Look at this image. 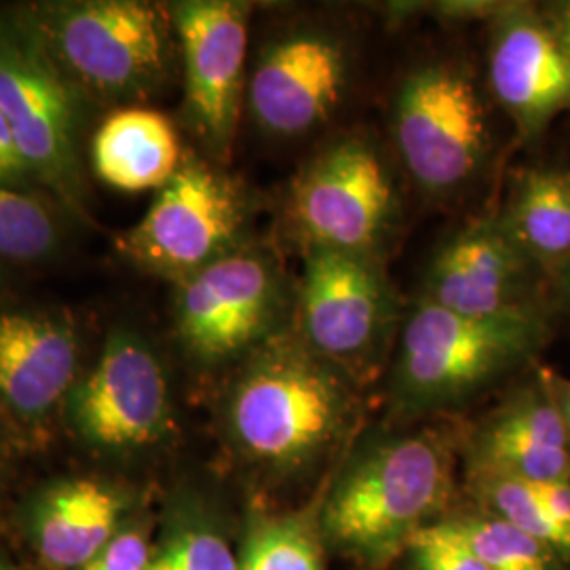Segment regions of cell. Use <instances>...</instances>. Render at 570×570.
I'll use <instances>...</instances> for the list:
<instances>
[{"label": "cell", "instance_id": "cell-1", "mask_svg": "<svg viewBox=\"0 0 570 570\" xmlns=\"http://www.w3.org/2000/svg\"><path fill=\"white\" fill-rule=\"evenodd\" d=\"M351 379L294 336L275 334L244 360L225 406L226 435L247 463L289 473L322 459L351 425Z\"/></svg>", "mask_w": 570, "mask_h": 570}, {"label": "cell", "instance_id": "cell-2", "mask_svg": "<svg viewBox=\"0 0 570 570\" xmlns=\"http://www.w3.org/2000/svg\"><path fill=\"white\" fill-rule=\"evenodd\" d=\"M20 9L63 79L89 104L140 106L171 77L178 41L169 4L45 0Z\"/></svg>", "mask_w": 570, "mask_h": 570}, {"label": "cell", "instance_id": "cell-3", "mask_svg": "<svg viewBox=\"0 0 570 570\" xmlns=\"http://www.w3.org/2000/svg\"><path fill=\"white\" fill-rule=\"evenodd\" d=\"M454 492V459L435 433L393 438L366 450L324 501L322 532L346 558L385 569L444 513Z\"/></svg>", "mask_w": 570, "mask_h": 570}, {"label": "cell", "instance_id": "cell-4", "mask_svg": "<svg viewBox=\"0 0 570 570\" xmlns=\"http://www.w3.org/2000/svg\"><path fill=\"white\" fill-rule=\"evenodd\" d=\"M89 106L63 79L20 4L0 7V112L39 190L82 223H89Z\"/></svg>", "mask_w": 570, "mask_h": 570}, {"label": "cell", "instance_id": "cell-5", "mask_svg": "<svg viewBox=\"0 0 570 570\" xmlns=\"http://www.w3.org/2000/svg\"><path fill=\"white\" fill-rule=\"evenodd\" d=\"M541 313L471 317L421 301L400 334L393 393L406 410L459 404L543 345Z\"/></svg>", "mask_w": 570, "mask_h": 570}, {"label": "cell", "instance_id": "cell-6", "mask_svg": "<svg viewBox=\"0 0 570 570\" xmlns=\"http://www.w3.org/2000/svg\"><path fill=\"white\" fill-rule=\"evenodd\" d=\"M61 429L98 456L131 459L174 435L176 410L164 357L140 327L115 324L72 391Z\"/></svg>", "mask_w": 570, "mask_h": 570}, {"label": "cell", "instance_id": "cell-7", "mask_svg": "<svg viewBox=\"0 0 570 570\" xmlns=\"http://www.w3.org/2000/svg\"><path fill=\"white\" fill-rule=\"evenodd\" d=\"M393 138L423 193L442 199L468 188L490 153L487 102L468 68L431 61L412 70L393 104Z\"/></svg>", "mask_w": 570, "mask_h": 570}, {"label": "cell", "instance_id": "cell-8", "mask_svg": "<svg viewBox=\"0 0 570 570\" xmlns=\"http://www.w3.org/2000/svg\"><path fill=\"white\" fill-rule=\"evenodd\" d=\"M247 216L242 184L218 165L188 155L115 247L136 268L178 284L244 247Z\"/></svg>", "mask_w": 570, "mask_h": 570}, {"label": "cell", "instance_id": "cell-9", "mask_svg": "<svg viewBox=\"0 0 570 570\" xmlns=\"http://www.w3.org/2000/svg\"><path fill=\"white\" fill-rule=\"evenodd\" d=\"M284 308L279 266L245 244L174 284V334L195 364L223 366L279 334Z\"/></svg>", "mask_w": 570, "mask_h": 570}, {"label": "cell", "instance_id": "cell-10", "mask_svg": "<svg viewBox=\"0 0 570 570\" xmlns=\"http://www.w3.org/2000/svg\"><path fill=\"white\" fill-rule=\"evenodd\" d=\"M82 353V327L68 308H0V433L9 446L53 440L85 372Z\"/></svg>", "mask_w": 570, "mask_h": 570}, {"label": "cell", "instance_id": "cell-11", "mask_svg": "<svg viewBox=\"0 0 570 570\" xmlns=\"http://www.w3.org/2000/svg\"><path fill=\"white\" fill-rule=\"evenodd\" d=\"M287 212L306 247L376 258L397 216V193L379 148L348 136L296 176Z\"/></svg>", "mask_w": 570, "mask_h": 570}, {"label": "cell", "instance_id": "cell-12", "mask_svg": "<svg viewBox=\"0 0 570 570\" xmlns=\"http://www.w3.org/2000/svg\"><path fill=\"white\" fill-rule=\"evenodd\" d=\"M395 303L376 258L306 247L298 338L353 383L379 362Z\"/></svg>", "mask_w": 570, "mask_h": 570}, {"label": "cell", "instance_id": "cell-13", "mask_svg": "<svg viewBox=\"0 0 570 570\" xmlns=\"http://www.w3.org/2000/svg\"><path fill=\"white\" fill-rule=\"evenodd\" d=\"M169 9L183 60L186 122L216 161H226L247 89L252 4L183 0Z\"/></svg>", "mask_w": 570, "mask_h": 570}, {"label": "cell", "instance_id": "cell-14", "mask_svg": "<svg viewBox=\"0 0 570 570\" xmlns=\"http://www.w3.org/2000/svg\"><path fill=\"white\" fill-rule=\"evenodd\" d=\"M351 79L345 39L322 26L282 32L261 49L247 75L245 104L275 138L311 134L336 112Z\"/></svg>", "mask_w": 570, "mask_h": 570}, {"label": "cell", "instance_id": "cell-15", "mask_svg": "<svg viewBox=\"0 0 570 570\" xmlns=\"http://www.w3.org/2000/svg\"><path fill=\"white\" fill-rule=\"evenodd\" d=\"M532 271L537 266L499 218L480 220L438 249L423 301L471 317L541 313L532 298Z\"/></svg>", "mask_w": 570, "mask_h": 570}, {"label": "cell", "instance_id": "cell-16", "mask_svg": "<svg viewBox=\"0 0 570 570\" xmlns=\"http://www.w3.org/2000/svg\"><path fill=\"white\" fill-rule=\"evenodd\" d=\"M489 82L524 140L539 138L560 112H570V60L539 11L505 4L497 16Z\"/></svg>", "mask_w": 570, "mask_h": 570}, {"label": "cell", "instance_id": "cell-17", "mask_svg": "<svg viewBox=\"0 0 570 570\" xmlns=\"http://www.w3.org/2000/svg\"><path fill=\"white\" fill-rule=\"evenodd\" d=\"M134 513V497L102 475L49 484L30 511V541L49 570H81Z\"/></svg>", "mask_w": 570, "mask_h": 570}, {"label": "cell", "instance_id": "cell-18", "mask_svg": "<svg viewBox=\"0 0 570 570\" xmlns=\"http://www.w3.org/2000/svg\"><path fill=\"white\" fill-rule=\"evenodd\" d=\"M471 452L473 475L570 482L569 433L541 381L490 419Z\"/></svg>", "mask_w": 570, "mask_h": 570}, {"label": "cell", "instance_id": "cell-19", "mask_svg": "<svg viewBox=\"0 0 570 570\" xmlns=\"http://www.w3.org/2000/svg\"><path fill=\"white\" fill-rule=\"evenodd\" d=\"M183 161L176 125L146 106L110 112L89 142V164L96 178L122 193L164 188Z\"/></svg>", "mask_w": 570, "mask_h": 570}, {"label": "cell", "instance_id": "cell-20", "mask_svg": "<svg viewBox=\"0 0 570 570\" xmlns=\"http://www.w3.org/2000/svg\"><path fill=\"white\" fill-rule=\"evenodd\" d=\"M499 220L539 271L564 273L570 266V167L524 171Z\"/></svg>", "mask_w": 570, "mask_h": 570}, {"label": "cell", "instance_id": "cell-21", "mask_svg": "<svg viewBox=\"0 0 570 570\" xmlns=\"http://www.w3.org/2000/svg\"><path fill=\"white\" fill-rule=\"evenodd\" d=\"M322 520L311 511L256 513L245 532L242 570H326Z\"/></svg>", "mask_w": 570, "mask_h": 570}, {"label": "cell", "instance_id": "cell-22", "mask_svg": "<svg viewBox=\"0 0 570 570\" xmlns=\"http://www.w3.org/2000/svg\"><path fill=\"white\" fill-rule=\"evenodd\" d=\"M60 205L41 193L0 184V261L35 266L53 261L63 247ZM63 212V209H61Z\"/></svg>", "mask_w": 570, "mask_h": 570}, {"label": "cell", "instance_id": "cell-23", "mask_svg": "<svg viewBox=\"0 0 570 570\" xmlns=\"http://www.w3.org/2000/svg\"><path fill=\"white\" fill-rule=\"evenodd\" d=\"M155 541L148 570H242L225 532L190 503H183Z\"/></svg>", "mask_w": 570, "mask_h": 570}, {"label": "cell", "instance_id": "cell-24", "mask_svg": "<svg viewBox=\"0 0 570 570\" xmlns=\"http://www.w3.org/2000/svg\"><path fill=\"white\" fill-rule=\"evenodd\" d=\"M449 522L489 570H560L564 562L551 548L489 511Z\"/></svg>", "mask_w": 570, "mask_h": 570}, {"label": "cell", "instance_id": "cell-25", "mask_svg": "<svg viewBox=\"0 0 570 570\" xmlns=\"http://www.w3.org/2000/svg\"><path fill=\"white\" fill-rule=\"evenodd\" d=\"M473 484L489 513L524 530L556 551L564 562H570V532L551 518L532 482L499 475H473Z\"/></svg>", "mask_w": 570, "mask_h": 570}, {"label": "cell", "instance_id": "cell-26", "mask_svg": "<svg viewBox=\"0 0 570 570\" xmlns=\"http://www.w3.org/2000/svg\"><path fill=\"white\" fill-rule=\"evenodd\" d=\"M407 551L414 558L416 570H489L450 527L449 520L421 530Z\"/></svg>", "mask_w": 570, "mask_h": 570}, {"label": "cell", "instance_id": "cell-27", "mask_svg": "<svg viewBox=\"0 0 570 570\" xmlns=\"http://www.w3.org/2000/svg\"><path fill=\"white\" fill-rule=\"evenodd\" d=\"M155 550L153 520L131 513L121 530L81 570H148Z\"/></svg>", "mask_w": 570, "mask_h": 570}, {"label": "cell", "instance_id": "cell-28", "mask_svg": "<svg viewBox=\"0 0 570 570\" xmlns=\"http://www.w3.org/2000/svg\"><path fill=\"white\" fill-rule=\"evenodd\" d=\"M0 184L26 190V193H39V186L28 169V165L21 157L20 148L11 134V127L0 112Z\"/></svg>", "mask_w": 570, "mask_h": 570}, {"label": "cell", "instance_id": "cell-29", "mask_svg": "<svg viewBox=\"0 0 570 570\" xmlns=\"http://www.w3.org/2000/svg\"><path fill=\"white\" fill-rule=\"evenodd\" d=\"M551 518L570 532V482H532Z\"/></svg>", "mask_w": 570, "mask_h": 570}, {"label": "cell", "instance_id": "cell-30", "mask_svg": "<svg viewBox=\"0 0 570 570\" xmlns=\"http://www.w3.org/2000/svg\"><path fill=\"white\" fill-rule=\"evenodd\" d=\"M543 20L550 26L553 39L562 47L570 60V0L567 2H553L548 9L541 11Z\"/></svg>", "mask_w": 570, "mask_h": 570}, {"label": "cell", "instance_id": "cell-31", "mask_svg": "<svg viewBox=\"0 0 570 570\" xmlns=\"http://www.w3.org/2000/svg\"><path fill=\"white\" fill-rule=\"evenodd\" d=\"M539 381L546 385L548 389V393L551 395V400H553V404L558 407V412H560V419H562V423H564V428H567V433H569L570 438V381L569 379H564V376H560V374H556V372H550V370H543L541 374H539Z\"/></svg>", "mask_w": 570, "mask_h": 570}, {"label": "cell", "instance_id": "cell-32", "mask_svg": "<svg viewBox=\"0 0 570 570\" xmlns=\"http://www.w3.org/2000/svg\"><path fill=\"white\" fill-rule=\"evenodd\" d=\"M4 282H7V266L0 261V287L4 285Z\"/></svg>", "mask_w": 570, "mask_h": 570}, {"label": "cell", "instance_id": "cell-33", "mask_svg": "<svg viewBox=\"0 0 570 570\" xmlns=\"http://www.w3.org/2000/svg\"><path fill=\"white\" fill-rule=\"evenodd\" d=\"M9 449V442L4 440V435L0 433V454H4V450Z\"/></svg>", "mask_w": 570, "mask_h": 570}, {"label": "cell", "instance_id": "cell-34", "mask_svg": "<svg viewBox=\"0 0 570 570\" xmlns=\"http://www.w3.org/2000/svg\"><path fill=\"white\" fill-rule=\"evenodd\" d=\"M0 570H16L11 564H7L4 560H0Z\"/></svg>", "mask_w": 570, "mask_h": 570}, {"label": "cell", "instance_id": "cell-35", "mask_svg": "<svg viewBox=\"0 0 570 570\" xmlns=\"http://www.w3.org/2000/svg\"><path fill=\"white\" fill-rule=\"evenodd\" d=\"M2 469H4V454L0 456V484H2Z\"/></svg>", "mask_w": 570, "mask_h": 570}, {"label": "cell", "instance_id": "cell-36", "mask_svg": "<svg viewBox=\"0 0 570 570\" xmlns=\"http://www.w3.org/2000/svg\"><path fill=\"white\" fill-rule=\"evenodd\" d=\"M564 277H567V282H569V289H570V266L564 271Z\"/></svg>", "mask_w": 570, "mask_h": 570}]
</instances>
